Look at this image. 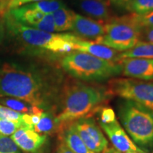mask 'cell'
Here are the masks:
<instances>
[{
    "label": "cell",
    "instance_id": "6da1fadb",
    "mask_svg": "<svg viewBox=\"0 0 153 153\" xmlns=\"http://www.w3.org/2000/svg\"><path fill=\"white\" fill-rule=\"evenodd\" d=\"M57 91L39 72L7 62L0 66V96L20 99L43 109Z\"/></svg>",
    "mask_w": 153,
    "mask_h": 153
},
{
    "label": "cell",
    "instance_id": "7a4b0ae2",
    "mask_svg": "<svg viewBox=\"0 0 153 153\" xmlns=\"http://www.w3.org/2000/svg\"><path fill=\"white\" fill-rule=\"evenodd\" d=\"M111 96L108 87L105 86L79 82L68 84L62 91V109L55 116L57 126L62 128L74 120L87 117Z\"/></svg>",
    "mask_w": 153,
    "mask_h": 153
},
{
    "label": "cell",
    "instance_id": "3957f363",
    "mask_svg": "<svg viewBox=\"0 0 153 153\" xmlns=\"http://www.w3.org/2000/svg\"><path fill=\"white\" fill-rule=\"evenodd\" d=\"M61 66L68 74L86 82H102L121 74L119 62H111L80 51L63 57Z\"/></svg>",
    "mask_w": 153,
    "mask_h": 153
},
{
    "label": "cell",
    "instance_id": "277c9868",
    "mask_svg": "<svg viewBox=\"0 0 153 153\" xmlns=\"http://www.w3.org/2000/svg\"><path fill=\"white\" fill-rule=\"evenodd\" d=\"M118 114L124 129L143 150L153 148V112L133 101L118 103Z\"/></svg>",
    "mask_w": 153,
    "mask_h": 153
},
{
    "label": "cell",
    "instance_id": "5b68a950",
    "mask_svg": "<svg viewBox=\"0 0 153 153\" xmlns=\"http://www.w3.org/2000/svg\"><path fill=\"white\" fill-rule=\"evenodd\" d=\"M141 29L135 22L133 14L112 17L104 24V35L94 42L119 52H124L132 48L140 41Z\"/></svg>",
    "mask_w": 153,
    "mask_h": 153
},
{
    "label": "cell",
    "instance_id": "8992f818",
    "mask_svg": "<svg viewBox=\"0 0 153 153\" xmlns=\"http://www.w3.org/2000/svg\"><path fill=\"white\" fill-rule=\"evenodd\" d=\"M12 28L26 44L53 53L68 54L72 52L74 41L79 38L70 33H48L16 22Z\"/></svg>",
    "mask_w": 153,
    "mask_h": 153
},
{
    "label": "cell",
    "instance_id": "52a82bcc",
    "mask_svg": "<svg viewBox=\"0 0 153 153\" xmlns=\"http://www.w3.org/2000/svg\"><path fill=\"white\" fill-rule=\"evenodd\" d=\"M111 95L133 101L153 112V82L133 78H113L108 82Z\"/></svg>",
    "mask_w": 153,
    "mask_h": 153
},
{
    "label": "cell",
    "instance_id": "ba28073f",
    "mask_svg": "<svg viewBox=\"0 0 153 153\" xmlns=\"http://www.w3.org/2000/svg\"><path fill=\"white\" fill-rule=\"evenodd\" d=\"M70 123L89 150L96 153L106 152L108 141L92 118L83 117Z\"/></svg>",
    "mask_w": 153,
    "mask_h": 153
},
{
    "label": "cell",
    "instance_id": "9c48e42d",
    "mask_svg": "<svg viewBox=\"0 0 153 153\" xmlns=\"http://www.w3.org/2000/svg\"><path fill=\"white\" fill-rule=\"evenodd\" d=\"M101 128L108 137L114 148L123 153L139 152L147 153L141 148H138L128 137L120 126L117 119L108 123H99Z\"/></svg>",
    "mask_w": 153,
    "mask_h": 153
},
{
    "label": "cell",
    "instance_id": "30bf717a",
    "mask_svg": "<svg viewBox=\"0 0 153 153\" xmlns=\"http://www.w3.org/2000/svg\"><path fill=\"white\" fill-rule=\"evenodd\" d=\"M123 76L144 81H153V59L123 58L118 62Z\"/></svg>",
    "mask_w": 153,
    "mask_h": 153
},
{
    "label": "cell",
    "instance_id": "8fae6325",
    "mask_svg": "<svg viewBox=\"0 0 153 153\" xmlns=\"http://www.w3.org/2000/svg\"><path fill=\"white\" fill-rule=\"evenodd\" d=\"M72 30L74 35L82 39L94 40V41L104 35V24L75 13Z\"/></svg>",
    "mask_w": 153,
    "mask_h": 153
},
{
    "label": "cell",
    "instance_id": "7c38bea8",
    "mask_svg": "<svg viewBox=\"0 0 153 153\" xmlns=\"http://www.w3.org/2000/svg\"><path fill=\"white\" fill-rule=\"evenodd\" d=\"M73 50L74 51L84 52L103 60L111 62H118L120 60L119 51L102 44L95 43L94 41H85L80 38H78L74 41Z\"/></svg>",
    "mask_w": 153,
    "mask_h": 153
},
{
    "label": "cell",
    "instance_id": "4fadbf2b",
    "mask_svg": "<svg viewBox=\"0 0 153 153\" xmlns=\"http://www.w3.org/2000/svg\"><path fill=\"white\" fill-rule=\"evenodd\" d=\"M11 135L19 148L28 152L37 151L46 140V135H41L26 126L19 128Z\"/></svg>",
    "mask_w": 153,
    "mask_h": 153
},
{
    "label": "cell",
    "instance_id": "5bb4252c",
    "mask_svg": "<svg viewBox=\"0 0 153 153\" xmlns=\"http://www.w3.org/2000/svg\"><path fill=\"white\" fill-rule=\"evenodd\" d=\"M77 6L89 18L97 21L106 22L112 18L108 0H78Z\"/></svg>",
    "mask_w": 153,
    "mask_h": 153
},
{
    "label": "cell",
    "instance_id": "9a60e30c",
    "mask_svg": "<svg viewBox=\"0 0 153 153\" xmlns=\"http://www.w3.org/2000/svg\"><path fill=\"white\" fill-rule=\"evenodd\" d=\"M10 11L15 22L30 27L40 22L45 15L34 9L30 4L21 6Z\"/></svg>",
    "mask_w": 153,
    "mask_h": 153
},
{
    "label": "cell",
    "instance_id": "2e32d148",
    "mask_svg": "<svg viewBox=\"0 0 153 153\" xmlns=\"http://www.w3.org/2000/svg\"><path fill=\"white\" fill-rule=\"evenodd\" d=\"M62 142L74 153H96L89 150L80 138L71 123L60 128Z\"/></svg>",
    "mask_w": 153,
    "mask_h": 153
},
{
    "label": "cell",
    "instance_id": "e0dca14e",
    "mask_svg": "<svg viewBox=\"0 0 153 153\" xmlns=\"http://www.w3.org/2000/svg\"><path fill=\"white\" fill-rule=\"evenodd\" d=\"M56 32L72 30L75 12L67 8L66 6L53 13Z\"/></svg>",
    "mask_w": 153,
    "mask_h": 153
},
{
    "label": "cell",
    "instance_id": "ac0fdd59",
    "mask_svg": "<svg viewBox=\"0 0 153 153\" xmlns=\"http://www.w3.org/2000/svg\"><path fill=\"white\" fill-rule=\"evenodd\" d=\"M0 104L23 114H35L43 112V109L39 107L33 106L26 101L12 97L9 98L0 96Z\"/></svg>",
    "mask_w": 153,
    "mask_h": 153
},
{
    "label": "cell",
    "instance_id": "d6986e66",
    "mask_svg": "<svg viewBox=\"0 0 153 153\" xmlns=\"http://www.w3.org/2000/svg\"><path fill=\"white\" fill-rule=\"evenodd\" d=\"M120 60L123 58L153 59V44L140 41L130 50L120 53Z\"/></svg>",
    "mask_w": 153,
    "mask_h": 153
},
{
    "label": "cell",
    "instance_id": "ffe728a7",
    "mask_svg": "<svg viewBox=\"0 0 153 153\" xmlns=\"http://www.w3.org/2000/svg\"><path fill=\"white\" fill-rule=\"evenodd\" d=\"M57 127L54 114L51 111H46L42 114L38 123L34 126L33 131L41 135H46V134L52 133Z\"/></svg>",
    "mask_w": 153,
    "mask_h": 153
},
{
    "label": "cell",
    "instance_id": "44dd1931",
    "mask_svg": "<svg viewBox=\"0 0 153 153\" xmlns=\"http://www.w3.org/2000/svg\"><path fill=\"white\" fill-rule=\"evenodd\" d=\"M30 4L34 9L44 14H53L57 9L65 7L64 3L60 0H44V1L30 3Z\"/></svg>",
    "mask_w": 153,
    "mask_h": 153
},
{
    "label": "cell",
    "instance_id": "7402d4cb",
    "mask_svg": "<svg viewBox=\"0 0 153 153\" xmlns=\"http://www.w3.org/2000/svg\"><path fill=\"white\" fill-rule=\"evenodd\" d=\"M152 11H153V0H132L128 11L143 15Z\"/></svg>",
    "mask_w": 153,
    "mask_h": 153
},
{
    "label": "cell",
    "instance_id": "603a6c76",
    "mask_svg": "<svg viewBox=\"0 0 153 153\" xmlns=\"http://www.w3.org/2000/svg\"><path fill=\"white\" fill-rule=\"evenodd\" d=\"M32 28L48 32V33L56 32L53 14H47L44 15L43 19L40 22H38L37 24L34 25L33 26H32Z\"/></svg>",
    "mask_w": 153,
    "mask_h": 153
},
{
    "label": "cell",
    "instance_id": "cb8c5ba5",
    "mask_svg": "<svg viewBox=\"0 0 153 153\" xmlns=\"http://www.w3.org/2000/svg\"><path fill=\"white\" fill-rule=\"evenodd\" d=\"M0 153H21L13 139L7 135H0Z\"/></svg>",
    "mask_w": 153,
    "mask_h": 153
},
{
    "label": "cell",
    "instance_id": "d4e9b609",
    "mask_svg": "<svg viewBox=\"0 0 153 153\" xmlns=\"http://www.w3.org/2000/svg\"><path fill=\"white\" fill-rule=\"evenodd\" d=\"M25 126L22 122H15L0 119V133L3 135H11L19 128Z\"/></svg>",
    "mask_w": 153,
    "mask_h": 153
},
{
    "label": "cell",
    "instance_id": "484cf974",
    "mask_svg": "<svg viewBox=\"0 0 153 153\" xmlns=\"http://www.w3.org/2000/svg\"><path fill=\"white\" fill-rule=\"evenodd\" d=\"M22 115L21 113L15 111L8 107L0 104V119L22 122Z\"/></svg>",
    "mask_w": 153,
    "mask_h": 153
},
{
    "label": "cell",
    "instance_id": "4316f807",
    "mask_svg": "<svg viewBox=\"0 0 153 153\" xmlns=\"http://www.w3.org/2000/svg\"><path fill=\"white\" fill-rule=\"evenodd\" d=\"M133 14L135 22L139 25V26L141 28L153 26V11L143 15L135 14Z\"/></svg>",
    "mask_w": 153,
    "mask_h": 153
},
{
    "label": "cell",
    "instance_id": "83f0119b",
    "mask_svg": "<svg viewBox=\"0 0 153 153\" xmlns=\"http://www.w3.org/2000/svg\"><path fill=\"white\" fill-rule=\"evenodd\" d=\"M116 119L114 110L111 108H104L101 111L99 123H108Z\"/></svg>",
    "mask_w": 153,
    "mask_h": 153
},
{
    "label": "cell",
    "instance_id": "f1b7e54d",
    "mask_svg": "<svg viewBox=\"0 0 153 153\" xmlns=\"http://www.w3.org/2000/svg\"><path fill=\"white\" fill-rule=\"evenodd\" d=\"M44 1V0H5L4 8L11 10L17 7H21V6L33 2H37V1Z\"/></svg>",
    "mask_w": 153,
    "mask_h": 153
},
{
    "label": "cell",
    "instance_id": "f546056e",
    "mask_svg": "<svg viewBox=\"0 0 153 153\" xmlns=\"http://www.w3.org/2000/svg\"><path fill=\"white\" fill-rule=\"evenodd\" d=\"M140 39H143V41L153 44V26L143 28L141 29Z\"/></svg>",
    "mask_w": 153,
    "mask_h": 153
},
{
    "label": "cell",
    "instance_id": "4dcf8cb0",
    "mask_svg": "<svg viewBox=\"0 0 153 153\" xmlns=\"http://www.w3.org/2000/svg\"><path fill=\"white\" fill-rule=\"evenodd\" d=\"M108 1L111 4H112L116 9L128 11L129 6L132 0H108Z\"/></svg>",
    "mask_w": 153,
    "mask_h": 153
},
{
    "label": "cell",
    "instance_id": "1f68e13d",
    "mask_svg": "<svg viewBox=\"0 0 153 153\" xmlns=\"http://www.w3.org/2000/svg\"><path fill=\"white\" fill-rule=\"evenodd\" d=\"M56 153H74L64 143L62 142L57 147Z\"/></svg>",
    "mask_w": 153,
    "mask_h": 153
},
{
    "label": "cell",
    "instance_id": "d6a6232c",
    "mask_svg": "<svg viewBox=\"0 0 153 153\" xmlns=\"http://www.w3.org/2000/svg\"><path fill=\"white\" fill-rule=\"evenodd\" d=\"M104 153H122V152H120V151L117 150L116 148H111L107 149V150H106V152H105Z\"/></svg>",
    "mask_w": 153,
    "mask_h": 153
},
{
    "label": "cell",
    "instance_id": "836d02e7",
    "mask_svg": "<svg viewBox=\"0 0 153 153\" xmlns=\"http://www.w3.org/2000/svg\"><path fill=\"white\" fill-rule=\"evenodd\" d=\"M152 153H153V152H152Z\"/></svg>",
    "mask_w": 153,
    "mask_h": 153
}]
</instances>
